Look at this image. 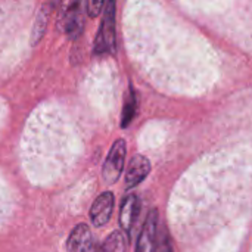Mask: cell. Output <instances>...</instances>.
Segmentation results:
<instances>
[{"label":"cell","mask_w":252,"mask_h":252,"mask_svg":"<svg viewBox=\"0 0 252 252\" xmlns=\"http://www.w3.org/2000/svg\"><path fill=\"white\" fill-rule=\"evenodd\" d=\"M155 252H173V245H171L168 236H162V238L158 241V245H157Z\"/></svg>","instance_id":"4fadbf2b"},{"label":"cell","mask_w":252,"mask_h":252,"mask_svg":"<svg viewBox=\"0 0 252 252\" xmlns=\"http://www.w3.org/2000/svg\"><path fill=\"white\" fill-rule=\"evenodd\" d=\"M115 50V3L108 1L102 16L100 28L94 40V53L105 55Z\"/></svg>","instance_id":"6da1fadb"},{"label":"cell","mask_w":252,"mask_h":252,"mask_svg":"<svg viewBox=\"0 0 252 252\" xmlns=\"http://www.w3.org/2000/svg\"><path fill=\"white\" fill-rule=\"evenodd\" d=\"M53 7H55V1H44L40 6L37 15L34 18V25H32V30H31V44L32 46H35L43 38Z\"/></svg>","instance_id":"9c48e42d"},{"label":"cell","mask_w":252,"mask_h":252,"mask_svg":"<svg viewBox=\"0 0 252 252\" xmlns=\"http://www.w3.org/2000/svg\"><path fill=\"white\" fill-rule=\"evenodd\" d=\"M151 173V162L143 155H136L131 158L128 168L126 171V188L133 189L139 186Z\"/></svg>","instance_id":"52a82bcc"},{"label":"cell","mask_w":252,"mask_h":252,"mask_svg":"<svg viewBox=\"0 0 252 252\" xmlns=\"http://www.w3.org/2000/svg\"><path fill=\"white\" fill-rule=\"evenodd\" d=\"M158 223H159L158 211L151 210L139 235L136 252H155L158 245Z\"/></svg>","instance_id":"277c9868"},{"label":"cell","mask_w":252,"mask_h":252,"mask_svg":"<svg viewBox=\"0 0 252 252\" xmlns=\"http://www.w3.org/2000/svg\"><path fill=\"white\" fill-rule=\"evenodd\" d=\"M126 251V239L121 232H114L111 233L100 250L97 252H124Z\"/></svg>","instance_id":"8fae6325"},{"label":"cell","mask_w":252,"mask_h":252,"mask_svg":"<svg viewBox=\"0 0 252 252\" xmlns=\"http://www.w3.org/2000/svg\"><path fill=\"white\" fill-rule=\"evenodd\" d=\"M140 213V201L136 195H128L123 199L120 208V226L126 236L130 238L131 230L136 224V220Z\"/></svg>","instance_id":"8992f818"},{"label":"cell","mask_w":252,"mask_h":252,"mask_svg":"<svg viewBox=\"0 0 252 252\" xmlns=\"http://www.w3.org/2000/svg\"><path fill=\"white\" fill-rule=\"evenodd\" d=\"M83 6L84 4L77 0L65 1L61 4L58 25L71 40L77 38L83 31V27H84Z\"/></svg>","instance_id":"7a4b0ae2"},{"label":"cell","mask_w":252,"mask_h":252,"mask_svg":"<svg viewBox=\"0 0 252 252\" xmlns=\"http://www.w3.org/2000/svg\"><path fill=\"white\" fill-rule=\"evenodd\" d=\"M105 6H106V3L102 1V0H89V1L86 3V10H87L89 16L94 18V16H97V15L102 12V9H103Z\"/></svg>","instance_id":"7c38bea8"},{"label":"cell","mask_w":252,"mask_h":252,"mask_svg":"<svg viewBox=\"0 0 252 252\" xmlns=\"http://www.w3.org/2000/svg\"><path fill=\"white\" fill-rule=\"evenodd\" d=\"M92 245H93V236L90 227L84 223H80L69 233V238L66 241V251L89 252Z\"/></svg>","instance_id":"ba28073f"},{"label":"cell","mask_w":252,"mask_h":252,"mask_svg":"<svg viewBox=\"0 0 252 252\" xmlns=\"http://www.w3.org/2000/svg\"><path fill=\"white\" fill-rule=\"evenodd\" d=\"M114 211V193L112 192H103L100 193L92 208H90V220L93 223V226L96 227H102L105 226L112 216Z\"/></svg>","instance_id":"5b68a950"},{"label":"cell","mask_w":252,"mask_h":252,"mask_svg":"<svg viewBox=\"0 0 252 252\" xmlns=\"http://www.w3.org/2000/svg\"><path fill=\"white\" fill-rule=\"evenodd\" d=\"M136 109H137V100H136V93L133 92V89H130V93L124 102V108H123V114H121V127H127L134 115H136Z\"/></svg>","instance_id":"30bf717a"},{"label":"cell","mask_w":252,"mask_h":252,"mask_svg":"<svg viewBox=\"0 0 252 252\" xmlns=\"http://www.w3.org/2000/svg\"><path fill=\"white\" fill-rule=\"evenodd\" d=\"M126 154H127L126 140L124 139L115 140L102 168V177L106 185H114L121 177L124 162H126Z\"/></svg>","instance_id":"3957f363"}]
</instances>
